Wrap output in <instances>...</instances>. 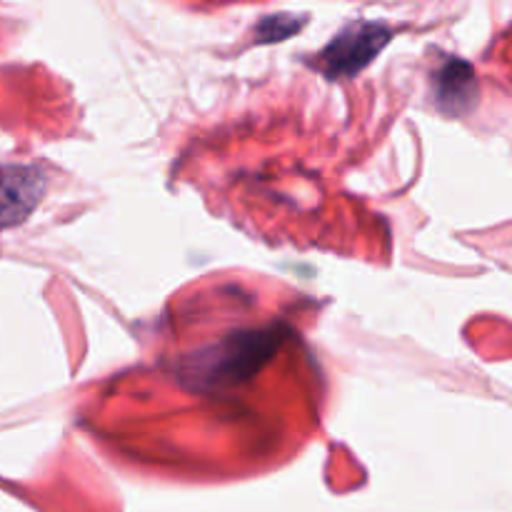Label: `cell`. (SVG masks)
<instances>
[{
	"label": "cell",
	"instance_id": "cell-1",
	"mask_svg": "<svg viewBox=\"0 0 512 512\" xmlns=\"http://www.w3.org/2000/svg\"><path fill=\"white\" fill-rule=\"evenodd\" d=\"M388 40V33L378 25H355L348 33L330 43V48L320 55V65L328 75H353L378 53Z\"/></svg>",
	"mask_w": 512,
	"mask_h": 512
},
{
	"label": "cell",
	"instance_id": "cell-2",
	"mask_svg": "<svg viewBox=\"0 0 512 512\" xmlns=\"http://www.w3.org/2000/svg\"><path fill=\"white\" fill-rule=\"evenodd\" d=\"M45 178L35 168H0V230L23 223L38 205Z\"/></svg>",
	"mask_w": 512,
	"mask_h": 512
}]
</instances>
